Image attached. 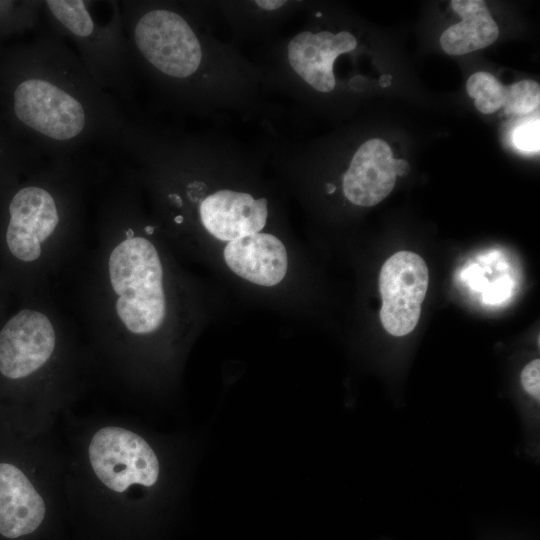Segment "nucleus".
<instances>
[{
    "label": "nucleus",
    "mask_w": 540,
    "mask_h": 540,
    "mask_svg": "<svg viewBox=\"0 0 540 540\" xmlns=\"http://www.w3.org/2000/svg\"><path fill=\"white\" fill-rule=\"evenodd\" d=\"M126 176L98 203L96 244L80 285V305L95 366L124 389L140 386L152 342L166 326V268Z\"/></svg>",
    "instance_id": "1"
},
{
    "label": "nucleus",
    "mask_w": 540,
    "mask_h": 540,
    "mask_svg": "<svg viewBox=\"0 0 540 540\" xmlns=\"http://www.w3.org/2000/svg\"><path fill=\"white\" fill-rule=\"evenodd\" d=\"M74 424L62 448L66 523L82 540H158L168 484L159 445L122 417Z\"/></svg>",
    "instance_id": "2"
},
{
    "label": "nucleus",
    "mask_w": 540,
    "mask_h": 540,
    "mask_svg": "<svg viewBox=\"0 0 540 540\" xmlns=\"http://www.w3.org/2000/svg\"><path fill=\"white\" fill-rule=\"evenodd\" d=\"M88 176L50 160L0 193V278L17 300L46 292L82 240Z\"/></svg>",
    "instance_id": "3"
},
{
    "label": "nucleus",
    "mask_w": 540,
    "mask_h": 540,
    "mask_svg": "<svg viewBox=\"0 0 540 540\" xmlns=\"http://www.w3.org/2000/svg\"><path fill=\"white\" fill-rule=\"evenodd\" d=\"M18 303L0 320V397L22 434H50L96 366L46 292Z\"/></svg>",
    "instance_id": "4"
},
{
    "label": "nucleus",
    "mask_w": 540,
    "mask_h": 540,
    "mask_svg": "<svg viewBox=\"0 0 540 540\" xmlns=\"http://www.w3.org/2000/svg\"><path fill=\"white\" fill-rule=\"evenodd\" d=\"M25 60L26 70L11 91V110L43 154L73 160L89 144L116 145L128 118L62 36L51 29L43 33Z\"/></svg>",
    "instance_id": "5"
},
{
    "label": "nucleus",
    "mask_w": 540,
    "mask_h": 540,
    "mask_svg": "<svg viewBox=\"0 0 540 540\" xmlns=\"http://www.w3.org/2000/svg\"><path fill=\"white\" fill-rule=\"evenodd\" d=\"M120 7L132 68L170 95L191 101L209 61L204 36L190 14L160 2L125 1Z\"/></svg>",
    "instance_id": "6"
},
{
    "label": "nucleus",
    "mask_w": 540,
    "mask_h": 540,
    "mask_svg": "<svg viewBox=\"0 0 540 540\" xmlns=\"http://www.w3.org/2000/svg\"><path fill=\"white\" fill-rule=\"evenodd\" d=\"M63 475V450L52 433L23 434L19 457L0 459V540H59Z\"/></svg>",
    "instance_id": "7"
},
{
    "label": "nucleus",
    "mask_w": 540,
    "mask_h": 540,
    "mask_svg": "<svg viewBox=\"0 0 540 540\" xmlns=\"http://www.w3.org/2000/svg\"><path fill=\"white\" fill-rule=\"evenodd\" d=\"M85 0H47L42 10L50 29L70 39L93 79L113 96L130 91L132 63L120 4L114 2L107 20H100ZM116 97V96H115Z\"/></svg>",
    "instance_id": "8"
},
{
    "label": "nucleus",
    "mask_w": 540,
    "mask_h": 540,
    "mask_svg": "<svg viewBox=\"0 0 540 540\" xmlns=\"http://www.w3.org/2000/svg\"><path fill=\"white\" fill-rule=\"evenodd\" d=\"M428 283V268L420 255L399 251L385 261L379 274L380 320L389 334L400 337L415 329Z\"/></svg>",
    "instance_id": "9"
},
{
    "label": "nucleus",
    "mask_w": 540,
    "mask_h": 540,
    "mask_svg": "<svg viewBox=\"0 0 540 540\" xmlns=\"http://www.w3.org/2000/svg\"><path fill=\"white\" fill-rule=\"evenodd\" d=\"M408 170V162L395 159L384 140H367L354 153L343 174L344 196L355 205L374 206L391 193L396 177L406 175Z\"/></svg>",
    "instance_id": "10"
},
{
    "label": "nucleus",
    "mask_w": 540,
    "mask_h": 540,
    "mask_svg": "<svg viewBox=\"0 0 540 540\" xmlns=\"http://www.w3.org/2000/svg\"><path fill=\"white\" fill-rule=\"evenodd\" d=\"M357 47V39L348 31L314 33L304 30L295 34L286 45V62L304 83L321 93L334 90V62L341 54Z\"/></svg>",
    "instance_id": "11"
},
{
    "label": "nucleus",
    "mask_w": 540,
    "mask_h": 540,
    "mask_svg": "<svg viewBox=\"0 0 540 540\" xmlns=\"http://www.w3.org/2000/svg\"><path fill=\"white\" fill-rule=\"evenodd\" d=\"M228 267L238 276L262 286H274L287 272L283 243L269 233H255L228 242L224 248Z\"/></svg>",
    "instance_id": "12"
},
{
    "label": "nucleus",
    "mask_w": 540,
    "mask_h": 540,
    "mask_svg": "<svg viewBox=\"0 0 540 540\" xmlns=\"http://www.w3.org/2000/svg\"><path fill=\"white\" fill-rule=\"evenodd\" d=\"M453 10L462 21L447 28L440 37L442 49L449 55H463L491 45L499 29L483 0H453Z\"/></svg>",
    "instance_id": "13"
},
{
    "label": "nucleus",
    "mask_w": 540,
    "mask_h": 540,
    "mask_svg": "<svg viewBox=\"0 0 540 540\" xmlns=\"http://www.w3.org/2000/svg\"><path fill=\"white\" fill-rule=\"evenodd\" d=\"M468 95L475 99L478 111L491 114L502 108L506 96V86L488 72L480 71L469 77L466 83Z\"/></svg>",
    "instance_id": "14"
},
{
    "label": "nucleus",
    "mask_w": 540,
    "mask_h": 540,
    "mask_svg": "<svg viewBox=\"0 0 540 540\" xmlns=\"http://www.w3.org/2000/svg\"><path fill=\"white\" fill-rule=\"evenodd\" d=\"M540 86L532 80H521L506 86V96L502 106L508 116H526L539 108Z\"/></svg>",
    "instance_id": "15"
},
{
    "label": "nucleus",
    "mask_w": 540,
    "mask_h": 540,
    "mask_svg": "<svg viewBox=\"0 0 540 540\" xmlns=\"http://www.w3.org/2000/svg\"><path fill=\"white\" fill-rule=\"evenodd\" d=\"M539 117L523 120L512 133L514 146L526 152L539 151Z\"/></svg>",
    "instance_id": "16"
},
{
    "label": "nucleus",
    "mask_w": 540,
    "mask_h": 540,
    "mask_svg": "<svg viewBox=\"0 0 540 540\" xmlns=\"http://www.w3.org/2000/svg\"><path fill=\"white\" fill-rule=\"evenodd\" d=\"M520 381L524 391L538 402L540 399V360L538 358L524 366Z\"/></svg>",
    "instance_id": "17"
},
{
    "label": "nucleus",
    "mask_w": 540,
    "mask_h": 540,
    "mask_svg": "<svg viewBox=\"0 0 540 540\" xmlns=\"http://www.w3.org/2000/svg\"><path fill=\"white\" fill-rule=\"evenodd\" d=\"M253 4L264 12H275L286 6L287 2L278 0H257L254 1Z\"/></svg>",
    "instance_id": "18"
},
{
    "label": "nucleus",
    "mask_w": 540,
    "mask_h": 540,
    "mask_svg": "<svg viewBox=\"0 0 540 540\" xmlns=\"http://www.w3.org/2000/svg\"><path fill=\"white\" fill-rule=\"evenodd\" d=\"M11 296L6 290L1 278H0V320L6 314L9 309Z\"/></svg>",
    "instance_id": "19"
},
{
    "label": "nucleus",
    "mask_w": 540,
    "mask_h": 540,
    "mask_svg": "<svg viewBox=\"0 0 540 540\" xmlns=\"http://www.w3.org/2000/svg\"><path fill=\"white\" fill-rule=\"evenodd\" d=\"M326 187H327V193H329V194L334 193L335 190H336V186L334 184H332V183H328L326 185Z\"/></svg>",
    "instance_id": "20"
}]
</instances>
